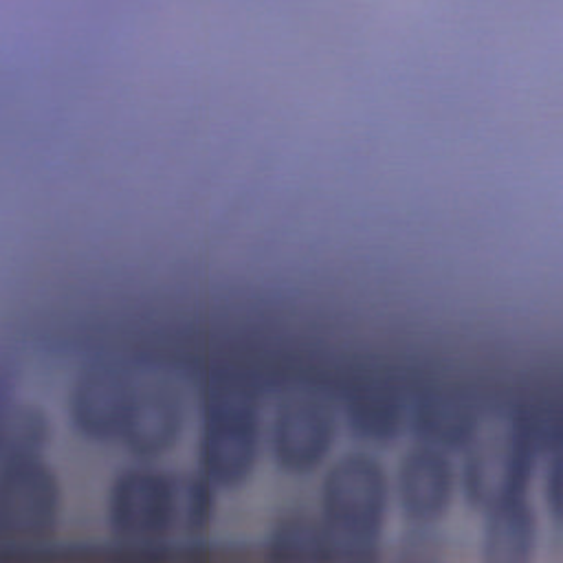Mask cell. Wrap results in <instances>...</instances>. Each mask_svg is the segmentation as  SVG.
<instances>
[{"mask_svg": "<svg viewBox=\"0 0 563 563\" xmlns=\"http://www.w3.org/2000/svg\"><path fill=\"white\" fill-rule=\"evenodd\" d=\"M176 517L174 484L152 471L132 468L123 473L112 488L110 521L119 537L147 541L163 537Z\"/></svg>", "mask_w": 563, "mask_h": 563, "instance_id": "cell-3", "label": "cell"}, {"mask_svg": "<svg viewBox=\"0 0 563 563\" xmlns=\"http://www.w3.org/2000/svg\"><path fill=\"white\" fill-rule=\"evenodd\" d=\"M176 416H174V409L165 402H158V398L156 400L134 398L123 433H128L134 451H143V453L161 451L158 446L167 444L169 438L174 435V429H178Z\"/></svg>", "mask_w": 563, "mask_h": 563, "instance_id": "cell-8", "label": "cell"}, {"mask_svg": "<svg viewBox=\"0 0 563 563\" xmlns=\"http://www.w3.org/2000/svg\"><path fill=\"white\" fill-rule=\"evenodd\" d=\"M2 528L15 534H37L55 515V484L31 453H11L2 471Z\"/></svg>", "mask_w": 563, "mask_h": 563, "instance_id": "cell-4", "label": "cell"}, {"mask_svg": "<svg viewBox=\"0 0 563 563\" xmlns=\"http://www.w3.org/2000/svg\"><path fill=\"white\" fill-rule=\"evenodd\" d=\"M398 488L405 510L416 519L438 517L451 497V471L433 449L411 451L398 473Z\"/></svg>", "mask_w": 563, "mask_h": 563, "instance_id": "cell-6", "label": "cell"}, {"mask_svg": "<svg viewBox=\"0 0 563 563\" xmlns=\"http://www.w3.org/2000/svg\"><path fill=\"white\" fill-rule=\"evenodd\" d=\"M257 451V416L249 396L222 394L209 400L202 429V464L222 484L240 482Z\"/></svg>", "mask_w": 563, "mask_h": 563, "instance_id": "cell-2", "label": "cell"}, {"mask_svg": "<svg viewBox=\"0 0 563 563\" xmlns=\"http://www.w3.org/2000/svg\"><path fill=\"white\" fill-rule=\"evenodd\" d=\"M134 396L121 378L110 374L88 376L75 394V416L86 433L108 438L125 431Z\"/></svg>", "mask_w": 563, "mask_h": 563, "instance_id": "cell-7", "label": "cell"}, {"mask_svg": "<svg viewBox=\"0 0 563 563\" xmlns=\"http://www.w3.org/2000/svg\"><path fill=\"white\" fill-rule=\"evenodd\" d=\"M330 442L332 422L312 402H292L275 418L273 451L284 468L310 471L323 460Z\"/></svg>", "mask_w": 563, "mask_h": 563, "instance_id": "cell-5", "label": "cell"}, {"mask_svg": "<svg viewBox=\"0 0 563 563\" xmlns=\"http://www.w3.org/2000/svg\"><path fill=\"white\" fill-rule=\"evenodd\" d=\"M387 504L380 466L365 455H347L330 468L323 482V517L330 534L345 545H367L376 539Z\"/></svg>", "mask_w": 563, "mask_h": 563, "instance_id": "cell-1", "label": "cell"}]
</instances>
